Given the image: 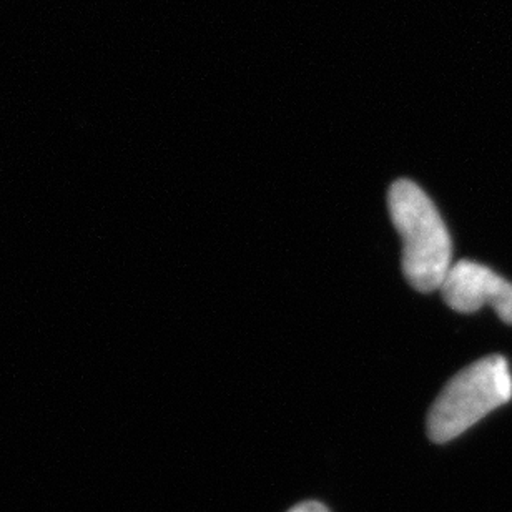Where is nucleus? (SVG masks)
I'll use <instances>...</instances> for the list:
<instances>
[{"label":"nucleus","instance_id":"3","mask_svg":"<svg viewBox=\"0 0 512 512\" xmlns=\"http://www.w3.org/2000/svg\"><path fill=\"white\" fill-rule=\"evenodd\" d=\"M444 301L459 313H474L491 306L499 318L512 325V283L476 261L461 260L449 270L443 286Z\"/></svg>","mask_w":512,"mask_h":512},{"label":"nucleus","instance_id":"4","mask_svg":"<svg viewBox=\"0 0 512 512\" xmlns=\"http://www.w3.org/2000/svg\"><path fill=\"white\" fill-rule=\"evenodd\" d=\"M288 512H330L326 506L316 501H306V503L298 504L295 508H291Z\"/></svg>","mask_w":512,"mask_h":512},{"label":"nucleus","instance_id":"2","mask_svg":"<svg viewBox=\"0 0 512 512\" xmlns=\"http://www.w3.org/2000/svg\"><path fill=\"white\" fill-rule=\"evenodd\" d=\"M512 399V375L504 356L476 361L444 386L428 414V436L448 443Z\"/></svg>","mask_w":512,"mask_h":512},{"label":"nucleus","instance_id":"1","mask_svg":"<svg viewBox=\"0 0 512 512\" xmlns=\"http://www.w3.org/2000/svg\"><path fill=\"white\" fill-rule=\"evenodd\" d=\"M389 213L403 238V271L409 285L421 291L441 290L453 263V243L438 208L409 180L393 183Z\"/></svg>","mask_w":512,"mask_h":512}]
</instances>
